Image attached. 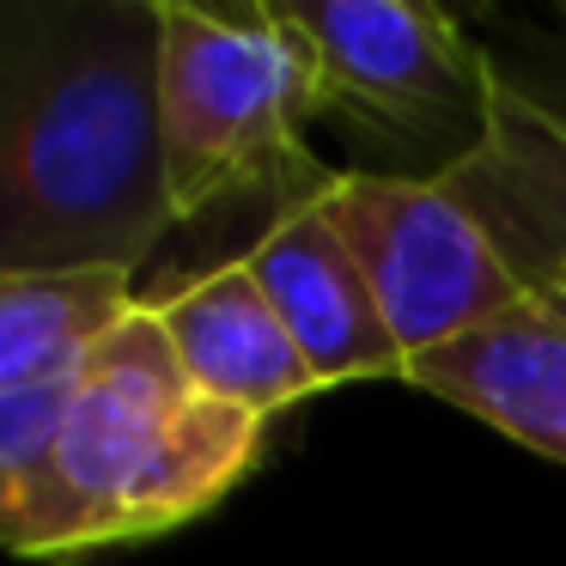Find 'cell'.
<instances>
[{"mask_svg": "<svg viewBox=\"0 0 566 566\" xmlns=\"http://www.w3.org/2000/svg\"><path fill=\"white\" fill-rule=\"evenodd\" d=\"M269 420L208 402L184 378L165 323L140 311L86 359L67 408L62 469L92 548L140 542L220 505L262 457Z\"/></svg>", "mask_w": 566, "mask_h": 566, "instance_id": "cell-2", "label": "cell"}, {"mask_svg": "<svg viewBox=\"0 0 566 566\" xmlns=\"http://www.w3.org/2000/svg\"><path fill=\"white\" fill-rule=\"evenodd\" d=\"M123 269H38L0 274V396L80 378L86 359L140 311Z\"/></svg>", "mask_w": 566, "mask_h": 566, "instance_id": "cell-9", "label": "cell"}, {"mask_svg": "<svg viewBox=\"0 0 566 566\" xmlns=\"http://www.w3.org/2000/svg\"><path fill=\"white\" fill-rule=\"evenodd\" d=\"M244 269L269 293L274 317L286 323L323 390H342L359 378H408L402 342L384 323L359 256L323 220L317 196L274 213L256 232V244L244 250Z\"/></svg>", "mask_w": 566, "mask_h": 566, "instance_id": "cell-7", "label": "cell"}, {"mask_svg": "<svg viewBox=\"0 0 566 566\" xmlns=\"http://www.w3.org/2000/svg\"><path fill=\"white\" fill-rule=\"evenodd\" d=\"M286 25L311 43L323 116L390 140H475L493 128L488 55L457 19L408 0H281Z\"/></svg>", "mask_w": 566, "mask_h": 566, "instance_id": "cell-5", "label": "cell"}, {"mask_svg": "<svg viewBox=\"0 0 566 566\" xmlns=\"http://www.w3.org/2000/svg\"><path fill=\"white\" fill-rule=\"evenodd\" d=\"M165 0H13L0 19V274H135L177 220Z\"/></svg>", "mask_w": 566, "mask_h": 566, "instance_id": "cell-1", "label": "cell"}, {"mask_svg": "<svg viewBox=\"0 0 566 566\" xmlns=\"http://www.w3.org/2000/svg\"><path fill=\"white\" fill-rule=\"evenodd\" d=\"M165 171L177 220L244 196L311 201L335 171L305 153L323 116L311 43L281 7H184L165 0Z\"/></svg>", "mask_w": 566, "mask_h": 566, "instance_id": "cell-3", "label": "cell"}, {"mask_svg": "<svg viewBox=\"0 0 566 566\" xmlns=\"http://www.w3.org/2000/svg\"><path fill=\"white\" fill-rule=\"evenodd\" d=\"M317 208L359 256L408 366L512 305L542 274L481 147L439 171H335Z\"/></svg>", "mask_w": 566, "mask_h": 566, "instance_id": "cell-4", "label": "cell"}, {"mask_svg": "<svg viewBox=\"0 0 566 566\" xmlns=\"http://www.w3.org/2000/svg\"><path fill=\"white\" fill-rule=\"evenodd\" d=\"M402 384L469 408L524 451L566 463V250L512 305L420 354Z\"/></svg>", "mask_w": 566, "mask_h": 566, "instance_id": "cell-6", "label": "cell"}, {"mask_svg": "<svg viewBox=\"0 0 566 566\" xmlns=\"http://www.w3.org/2000/svg\"><path fill=\"white\" fill-rule=\"evenodd\" d=\"M74 378L0 396V536L25 560L92 554V530L62 469Z\"/></svg>", "mask_w": 566, "mask_h": 566, "instance_id": "cell-10", "label": "cell"}, {"mask_svg": "<svg viewBox=\"0 0 566 566\" xmlns=\"http://www.w3.org/2000/svg\"><path fill=\"white\" fill-rule=\"evenodd\" d=\"M147 311L165 323L177 366L208 402L274 420L323 390L317 371L305 366V354L286 335V323L274 317L269 293L244 269V256L220 262L171 293H147Z\"/></svg>", "mask_w": 566, "mask_h": 566, "instance_id": "cell-8", "label": "cell"}]
</instances>
